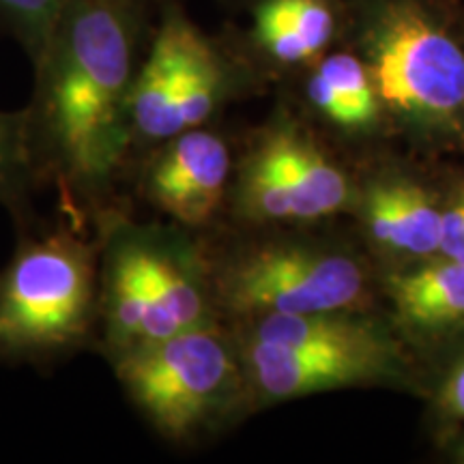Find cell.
Wrapping results in <instances>:
<instances>
[{"label": "cell", "mask_w": 464, "mask_h": 464, "mask_svg": "<svg viewBox=\"0 0 464 464\" xmlns=\"http://www.w3.org/2000/svg\"><path fill=\"white\" fill-rule=\"evenodd\" d=\"M256 149L280 174L295 219L332 216L346 202L344 174L288 127L271 131Z\"/></svg>", "instance_id": "obj_10"}, {"label": "cell", "mask_w": 464, "mask_h": 464, "mask_svg": "<svg viewBox=\"0 0 464 464\" xmlns=\"http://www.w3.org/2000/svg\"><path fill=\"white\" fill-rule=\"evenodd\" d=\"M164 142L144 172V196L185 226L208 222L228 183V147L202 127H191Z\"/></svg>", "instance_id": "obj_7"}, {"label": "cell", "mask_w": 464, "mask_h": 464, "mask_svg": "<svg viewBox=\"0 0 464 464\" xmlns=\"http://www.w3.org/2000/svg\"><path fill=\"white\" fill-rule=\"evenodd\" d=\"M439 252L464 265V191L448 211H440Z\"/></svg>", "instance_id": "obj_20"}, {"label": "cell", "mask_w": 464, "mask_h": 464, "mask_svg": "<svg viewBox=\"0 0 464 464\" xmlns=\"http://www.w3.org/2000/svg\"><path fill=\"white\" fill-rule=\"evenodd\" d=\"M334 314L335 312L256 316L249 335L299 351L372 357L398 363L396 346L379 329L368 323Z\"/></svg>", "instance_id": "obj_11"}, {"label": "cell", "mask_w": 464, "mask_h": 464, "mask_svg": "<svg viewBox=\"0 0 464 464\" xmlns=\"http://www.w3.org/2000/svg\"><path fill=\"white\" fill-rule=\"evenodd\" d=\"M365 286L357 263L301 247L269 246L230 263L219 295L237 314H321L357 304Z\"/></svg>", "instance_id": "obj_6"}, {"label": "cell", "mask_w": 464, "mask_h": 464, "mask_svg": "<svg viewBox=\"0 0 464 464\" xmlns=\"http://www.w3.org/2000/svg\"><path fill=\"white\" fill-rule=\"evenodd\" d=\"M67 5L69 0H0V31L14 37L37 65Z\"/></svg>", "instance_id": "obj_16"}, {"label": "cell", "mask_w": 464, "mask_h": 464, "mask_svg": "<svg viewBox=\"0 0 464 464\" xmlns=\"http://www.w3.org/2000/svg\"><path fill=\"white\" fill-rule=\"evenodd\" d=\"M368 224L376 239L398 252L415 256L439 252L440 211L417 185L393 183L374 189Z\"/></svg>", "instance_id": "obj_12"}, {"label": "cell", "mask_w": 464, "mask_h": 464, "mask_svg": "<svg viewBox=\"0 0 464 464\" xmlns=\"http://www.w3.org/2000/svg\"><path fill=\"white\" fill-rule=\"evenodd\" d=\"M392 295L404 321L432 327L464 316V265L445 263L426 266L392 280Z\"/></svg>", "instance_id": "obj_13"}, {"label": "cell", "mask_w": 464, "mask_h": 464, "mask_svg": "<svg viewBox=\"0 0 464 464\" xmlns=\"http://www.w3.org/2000/svg\"><path fill=\"white\" fill-rule=\"evenodd\" d=\"M246 372L252 387L266 400H288L335 387L385 379L398 372V363L372 357L332 355L290 348L249 335Z\"/></svg>", "instance_id": "obj_8"}, {"label": "cell", "mask_w": 464, "mask_h": 464, "mask_svg": "<svg viewBox=\"0 0 464 464\" xmlns=\"http://www.w3.org/2000/svg\"><path fill=\"white\" fill-rule=\"evenodd\" d=\"M254 37L266 54L284 65H297L314 56V52L307 48L304 39L295 33V28L288 24L286 17L276 9L271 0H263L256 7Z\"/></svg>", "instance_id": "obj_18"}, {"label": "cell", "mask_w": 464, "mask_h": 464, "mask_svg": "<svg viewBox=\"0 0 464 464\" xmlns=\"http://www.w3.org/2000/svg\"><path fill=\"white\" fill-rule=\"evenodd\" d=\"M226 84H228V72L222 56L194 26L185 50L181 91H179V130L185 131L205 125L222 102Z\"/></svg>", "instance_id": "obj_14"}, {"label": "cell", "mask_w": 464, "mask_h": 464, "mask_svg": "<svg viewBox=\"0 0 464 464\" xmlns=\"http://www.w3.org/2000/svg\"><path fill=\"white\" fill-rule=\"evenodd\" d=\"M458 456H460V460L464 462V445H462V450H460V451H458Z\"/></svg>", "instance_id": "obj_23"}, {"label": "cell", "mask_w": 464, "mask_h": 464, "mask_svg": "<svg viewBox=\"0 0 464 464\" xmlns=\"http://www.w3.org/2000/svg\"><path fill=\"white\" fill-rule=\"evenodd\" d=\"M39 166L28 110H0V202L20 205Z\"/></svg>", "instance_id": "obj_15"}, {"label": "cell", "mask_w": 464, "mask_h": 464, "mask_svg": "<svg viewBox=\"0 0 464 464\" xmlns=\"http://www.w3.org/2000/svg\"><path fill=\"white\" fill-rule=\"evenodd\" d=\"M318 73L327 80L329 86L344 103L351 127L365 125L376 114V92L370 72L355 56L334 54L321 63Z\"/></svg>", "instance_id": "obj_17"}, {"label": "cell", "mask_w": 464, "mask_h": 464, "mask_svg": "<svg viewBox=\"0 0 464 464\" xmlns=\"http://www.w3.org/2000/svg\"><path fill=\"white\" fill-rule=\"evenodd\" d=\"M439 406L445 415L464 420V362L454 370L439 396Z\"/></svg>", "instance_id": "obj_22"}, {"label": "cell", "mask_w": 464, "mask_h": 464, "mask_svg": "<svg viewBox=\"0 0 464 464\" xmlns=\"http://www.w3.org/2000/svg\"><path fill=\"white\" fill-rule=\"evenodd\" d=\"M307 95H310L312 103H314L323 114H327L329 119L335 121V123L351 127V119H348L344 103L340 102V97L335 95V91L318 72L312 75V80L307 82Z\"/></svg>", "instance_id": "obj_21"}, {"label": "cell", "mask_w": 464, "mask_h": 464, "mask_svg": "<svg viewBox=\"0 0 464 464\" xmlns=\"http://www.w3.org/2000/svg\"><path fill=\"white\" fill-rule=\"evenodd\" d=\"M370 78L385 103L413 116H450L464 103V52L413 5L392 7L374 28Z\"/></svg>", "instance_id": "obj_5"}, {"label": "cell", "mask_w": 464, "mask_h": 464, "mask_svg": "<svg viewBox=\"0 0 464 464\" xmlns=\"http://www.w3.org/2000/svg\"><path fill=\"white\" fill-rule=\"evenodd\" d=\"M100 254V323L110 362L207 321L205 286L161 232L112 218Z\"/></svg>", "instance_id": "obj_3"}, {"label": "cell", "mask_w": 464, "mask_h": 464, "mask_svg": "<svg viewBox=\"0 0 464 464\" xmlns=\"http://www.w3.org/2000/svg\"><path fill=\"white\" fill-rule=\"evenodd\" d=\"M131 404L166 439L205 428L239 387V363L211 323L147 342L112 359Z\"/></svg>", "instance_id": "obj_4"}, {"label": "cell", "mask_w": 464, "mask_h": 464, "mask_svg": "<svg viewBox=\"0 0 464 464\" xmlns=\"http://www.w3.org/2000/svg\"><path fill=\"white\" fill-rule=\"evenodd\" d=\"M312 52L323 50L334 33V17L323 0H271Z\"/></svg>", "instance_id": "obj_19"}, {"label": "cell", "mask_w": 464, "mask_h": 464, "mask_svg": "<svg viewBox=\"0 0 464 464\" xmlns=\"http://www.w3.org/2000/svg\"><path fill=\"white\" fill-rule=\"evenodd\" d=\"M142 33V0H69L33 65L34 149L63 194L82 202L103 194L136 144L131 91Z\"/></svg>", "instance_id": "obj_1"}, {"label": "cell", "mask_w": 464, "mask_h": 464, "mask_svg": "<svg viewBox=\"0 0 464 464\" xmlns=\"http://www.w3.org/2000/svg\"><path fill=\"white\" fill-rule=\"evenodd\" d=\"M194 24L179 11L161 17L131 91L133 142H164L181 133L177 121L185 50Z\"/></svg>", "instance_id": "obj_9"}, {"label": "cell", "mask_w": 464, "mask_h": 464, "mask_svg": "<svg viewBox=\"0 0 464 464\" xmlns=\"http://www.w3.org/2000/svg\"><path fill=\"white\" fill-rule=\"evenodd\" d=\"M100 323V260L80 230L31 237L0 269V362L78 351Z\"/></svg>", "instance_id": "obj_2"}]
</instances>
